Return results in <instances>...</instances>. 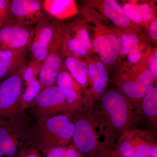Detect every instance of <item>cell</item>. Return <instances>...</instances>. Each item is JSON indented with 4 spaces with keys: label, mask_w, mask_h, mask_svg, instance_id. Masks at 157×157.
I'll return each mask as SVG.
<instances>
[{
    "label": "cell",
    "mask_w": 157,
    "mask_h": 157,
    "mask_svg": "<svg viewBox=\"0 0 157 157\" xmlns=\"http://www.w3.org/2000/svg\"><path fill=\"white\" fill-rule=\"evenodd\" d=\"M69 117L75 128L72 143L84 157H101L113 146L115 134L96 107Z\"/></svg>",
    "instance_id": "1"
},
{
    "label": "cell",
    "mask_w": 157,
    "mask_h": 157,
    "mask_svg": "<svg viewBox=\"0 0 157 157\" xmlns=\"http://www.w3.org/2000/svg\"><path fill=\"white\" fill-rule=\"evenodd\" d=\"M74 125L69 116L61 114L39 123H29L22 137L23 147L36 149L42 154L50 149L72 143Z\"/></svg>",
    "instance_id": "2"
},
{
    "label": "cell",
    "mask_w": 157,
    "mask_h": 157,
    "mask_svg": "<svg viewBox=\"0 0 157 157\" xmlns=\"http://www.w3.org/2000/svg\"><path fill=\"white\" fill-rule=\"evenodd\" d=\"M114 134L120 135L128 129L137 128L144 122L138 109L122 94L108 91L102 96L97 107Z\"/></svg>",
    "instance_id": "3"
},
{
    "label": "cell",
    "mask_w": 157,
    "mask_h": 157,
    "mask_svg": "<svg viewBox=\"0 0 157 157\" xmlns=\"http://www.w3.org/2000/svg\"><path fill=\"white\" fill-rule=\"evenodd\" d=\"M64 93L57 85L42 90L25 110L30 123L55 116L73 113Z\"/></svg>",
    "instance_id": "4"
},
{
    "label": "cell",
    "mask_w": 157,
    "mask_h": 157,
    "mask_svg": "<svg viewBox=\"0 0 157 157\" xmlns=\"http://www.w3.org/2000/svg\"><path fill=\"white\" fill-rule=\"evenodd\" d=\"M156 146V138L152 131L135 128L123 132L116 143L107 151L113 155L149 157Z\"/></svg>",
    "instance_id": "5"
},
{
    "label": "cell",
    "mask_w": 157,
    "mask_h": 157,
    "mask_svg": "<svg viewBox=\"0 0 157 157\" xmlns=\"http://www.w3.org/2000/svg\"><path fill=\"white\" fill-rule=\"evenodd\" d=\"M28 64L0 82V122L25 115H20L19 106L24 89V74Z\"/></svg>",
    "instance_id": "6"
},
{
    "label": "cell",
    "mask_w": 157,
    "mask_h": 157,
    "mask_svg": "<svg viewBox=\"0 0 157 157\" xmlns=\"http://www.w3.org/2000/svg\"><path fill=\"white\" fill-rule=\"evenodd\" d=\"M57 26L53 17L48 15L35 26L29 52L30 63L39 73Z\"/></svg>",
    "instance_id": "7"
},
{
    "label": "cell",
    "mask_w": 157,
    "mask_h": 157,
    "mask_svg": "<svg viewBox=\"0 0 157 157\" xmlns=\"http://www.w3.org/2000/svg\"><path fill=\"white\" fill-rule=\"evenodd\" d=\"M29 123L26 114L0 122V157H15L19 153L23 135Z\"/></svg>",
    "instance_id": "8"
},
{
    "label": "cell",
    "mask_w": 157,
    "mask_h": 157,
    "mask_svg": "<svg viewBox=\"0 0 157 157\" xmlns=\"http://www.w3.org/2000/svg\"><path fill=\"white\" fill-rule=\"evenodd\" d=\"M35 26L9 19L0 27V50H16L29 46Z\"/></svg>",
    "instance_id": "9"
},
{
    "label": "cell",
    "mask_w": 157,
    "mask_h": 157,
    "mask_svg": "<svg viewBox=\"0 0 157 157\" xmlns=\"http://www.w3.org/2000/svg\"><path fill=\"white\" fill-rule=\"evenodd\" d=\"M48 15L41 0H10V18L36 26Z\"/></svg>",
    "instance_id": "10"
},
{
    "label": "cell",
    "mask_w": 157,
    "mask_h": 157,
    "mask_svg": "<svg viewBox=\"0 0 157 157\" xmlns=\"http://www.w3.org/2000/svg\"><path fill=\"white\" fill-rule=\"evenodd\" d=\"M57 27L48 47L47 56L38 74L42 90L56 84L57 78L60 70L62 59L59 51L60 39Z\"/></svg>",
    "instance_id": "11"
},
{
    "label": "cell",
    "mask_w": 157,
    "mask_h": 157,
    "mask_svg": "<svg viewBox=\"0 0 157 157\" xmlns=\"http://www.w3.org/2000/svg\"><path fill=\"white\" fill-rule=\"evenodd\" d=\"M56 85L64 93L73 113L94 107L92 102L86 101L82 95L79 88L80 84L67 71L60 70L57 78Z\"/></svg>",
    "instance_id": "12"
},
{
    "label": "cell",
    "mask_w": 157,
    "mask_h": 157,
    "mask_svg": "<svg viewBox=\"0 0 157 157\" xmlns=\"http://www.w3.org/2000/svg\"><path fill=\"white\" fill-rule=\"evenodd\" d=\"M154 77L151 71L144 70L134 81H124L120 84L125 97L137 108L142 98L153 88Z\"/></svg>",
    "instance_id": "13"
},
{
    "label": "cell",
    "mask_w": 157,
    "mask_h": 157,
    "mask_svg": "<svg viewBox=\"0 0 157 157\" xmlns=\"http://www.w3.org/2000/svg\"><path fill=\"white\" fill-rule=\"evenodd\" d=\"M29 62V46L16 50H0V82Z\"/></svg>",
    "instance_id": "14"
},
{
    "label": "cell",
    "mask_w": 157,
    "mask_h": 157,
    "mask_svg": "<svg viewBox=\"0 0 157 157\" xmlns=\"http://www.w3.org/2000/svg\"><path fill=\"white\" fill-rule=\"evenodd\" d=\"M38 74V71L29 63L24 74V89L19 106L20 115H25V110L42 90L41 85L37 78Z\"/></svg>",
    "instance_id": "15"
},
{
    "label": "cell",
    "mask_w": 157,
    "mask_h": 157,
    "mask_svg": "<svg viewBox=\"0 0 157 157\" xmlns=\"http://www.w3.org/2000/svg\"><path fill=\"white\" fill-rule=\"evenodd\" d=\"M94 47L105 64L113 63L119 53V41L112 34L97 37L94 41Z\"/></svg>",
    "instance_id": "16"
},
{
    "label": "cell",
    "mask_w": 157,
    "mask_h": 157,
    "mask_svg": "<svg viewBox=\"0 0 157 157\" xmlns=\"http://www.w3.org/2000/svg\"><path fill=\"white\" fill-rule=\"evenodd\" d=\"M144 122L155 131L157 126V88H153L144 96L137 106Z\"/></svg>",
    "instance_id": "17"
},
{
    "label": "cell",
    "mask_w": 157,
    "mask_h": 157,
    "mask_svg": "<svg viewBox=\"0 0 157 157\" xmlns=\"http://www.w3.org/2000/svg\"><path fill=\"white\" fill-rule=\"evenodd\" d=\"M120 51L123 56L128 55L131 63H136L140 59L141 52L138 47V39L135 34L123 35L120 39Z\"/></svg>",
    "instance_id": "18"
},
{
    "label": "cell",
    "mask_w": 157,
    "mask_h": 157,
    "mask_svg": "<svg viewBox=\"0 0 157 157\" xmlns=\"http://www.w3.org/2000/svg\"><path fill=\"white\" fill-rule=\"evenodd\" d=\"M103 9L105 15L117 25L126 27L130 25L131 21L125 14L123 9L116 1L113 0L104 1Z\"/></svg>",
    "instance_id": "19"
},
{
    "label": "cell",
    "mask_w": 157,
    "mask_h": 157,
    "mask_svg": "<svg viewBox=\"0 0 157 157\" xmlns=\"http://www.w3.org/2000/svg\"><path fill=\"white\" fill-rule=\"evenodd\" d=\"M88 74L93 82V89L96 94H99L104 91L108 82L106 69L101 62H98L97 67L94 64L90 65Z\"/></svg>",
    "instance_id": "20"
},
{
    "label": "cell",
    "mask_w": 157,
    "mask_h": 157,
    "mask_svg": "<svg viewBox=\"0 0 157 157\" xmlns=\"http://www.w3.org/2000/svg\"><path fill=\"white\" fill-rule=\"evenodd\" d=\"M65 64L71 76L81 85L87 82L88 70L85 64L75 58L68 56L65 60Z\"/></svg>",
    "instance_id": "21"
},
{
    "label": "cell",
    "mask_w": 157,
    "mask_h": 157,
    "mask_svg": "<svg viewBox=\"0 0 157 157\" xmlns=\"http://www.w3.org/2000/svg\"><path fill=\"white\" fill-rule=\"evenodd\" d=\"M67 47L68 50L77 56H83L86 53V48L83 46L76 37L70 39Z\"/></svg>",
    "instance_id": "22"
},
{
    "label": "cell",
    "mask_w": 157,
    "mask_h": 157,
    "mask_svg": "<svg viewBox=\"0 0 157 157\" xmlns=\"http://www.w3.org/2000/svg\"><path fill=\"white\" fill-rule=\"evenodd\" d=\"M10 0H0V27L10 18Z\"/></svg>",
    "instance_id": "23"
},
{
    "label": "cell",
    "mask_w": 157,
    "mask_h": 157,
    "mask_svg": "<svg viewBox=\"0 0 157 157\" xmlns=\"http://www.w3.org/2000/svg\"><path fill=\"white\" fill-rule=\"evenodd\" d=\"M125 14L129 19L132 20L137 23H140L142 20L137 11V7L132 4H127L124 7Z\"/></svg>",
    "instance_id": "24"
},
{
    "label": "cell",
    "mask_w": 157,
    "mask_h": 157,
    "mask_svg": "<svg viewBox=\"0 0 157 157\" xmlns=\"http://www.w3.org/2000/svg\"><path fill=\"white\" fill-rule=\"evenodd\" d=\"M137 11L142 20H149L152 15V10L150 6L147 4H144L137 7Z\"/></svg>",
    "instance_id": "25"
},
{
    "label": "cell",
    "mask_w": 157,
    "mask_h": 157,
    "mask_svg": "<svg viewBox=\"0 0 157 157\" xmlns=\"http://www.w3.org/2000/svg\"><path fill=\"white\" fill-rule=\"evenodd\" d=\"M17 157H43L39 151L29 146H23Z\"/></svg>",
    "instance_id": "26"
},
{
    "label": "cell",
    "mask_w": 157,
    "mask_h": 157,
    "mask_svg": "<svg viewBox=\"0 0 157 157\" xmlns=\"http://www.w3.org/2000/svg\"><path fill=\"white\" fill-rule=\"evenodd\" d=\"M67 147V146L53 147L46 152L43 155L45 157H63Z\"/></svg>",
    "instance_id": "27"
},
{
    "label": "cell",
    "mask_w": 157,
    "mask_h": 157,
    "mask_svg": "<svg viewBox=\"0 0 157 157\" xmlns=\"http://www.w3.org/2000/svg\"><path fill=\"white\" fill-rule=\"evenodd\" d=\"M86 49L91 47V42L88 37L87 32L84 29L78 31L75 37Z\"/></svg>",
    "instance_id": "28"
},
{
    "label": "cell",
    "mask_w": 157,
    "mask_h": 157,
    "mask_svg": "<svg viewBox=\"0 0 157 157\" xmlns=\"http://www.w3.org/2000/svg\"><path fill=\"white\" fill-rule=\"evenodd\" d=\"M63 157H84L71 143L67 146Z\"/></svg>",
    "instance_id": "29"
},
{
    "label": "cell",
    "mask_w": 157,
    "mask_h": 157,
    "mask_svg": "<svg viewBox=\"0 0 157 157\" xmlns=\"http://www.w3.org/2000/svg\"><path fill=\"white\" fill-rule=\"evenodd\" d=\"M149 33L151 37L153 39L157 40V18L153 21L150 25Z\"/></svg>",
    "instance_id": "30"
},
{
    "label": "cell",
    "mask_w": 157,
    "mask_h": 157,
    "mask_svg": "<svg viewBox=\"0 0 157 157\" xmlns=\"http://www.w3.org/2000/svg\"><path fill=\"white\" fill-rule=\"evenodd\" d=\"M151 72L153 75L154 78H157V52H156L152 59L151 65Z\"/></svg>",
    "instance_id": "31"
},
{
    "label": "cell",
    "mask_w": 157,
    "mask_h": 157,
    "mask_svg": "<svg viewBox=\"0 0 157 157\" xmlns=\"http://www.w3.org/2000/svg\"><path fill=\"white\" fill-rule=\"evenodd\" d=\"M101 157H126L123 156L121 155H113L109 154L107 151L105 152L103 155H102Z\"/></svg>",
    "instance_id": "32"
},
{
    "label": "cell",
    "mask_w": 157,
    "mask_h": 157,
    "mask_svg": "<svg viewBox=\"0 0 157 157\" xmlns=\"http://www.w3.org/2000/svg\"><path fill=\"white\" fill-rule=\"evenodd\" d=\"M149 157H157V146L153 149Z\"/></svg>",
    "instance_id": "33"
},
{
    "label": "cell",
    "mask_w": 157,
    "mask_h": 157,
    "mask_svg": "<svg viewBox=\"0 0 157 157\" xmlns=\"http://www.w3.org/2000/svg\"></svg>",
    "instance_id": "34"
}]
</instances>
